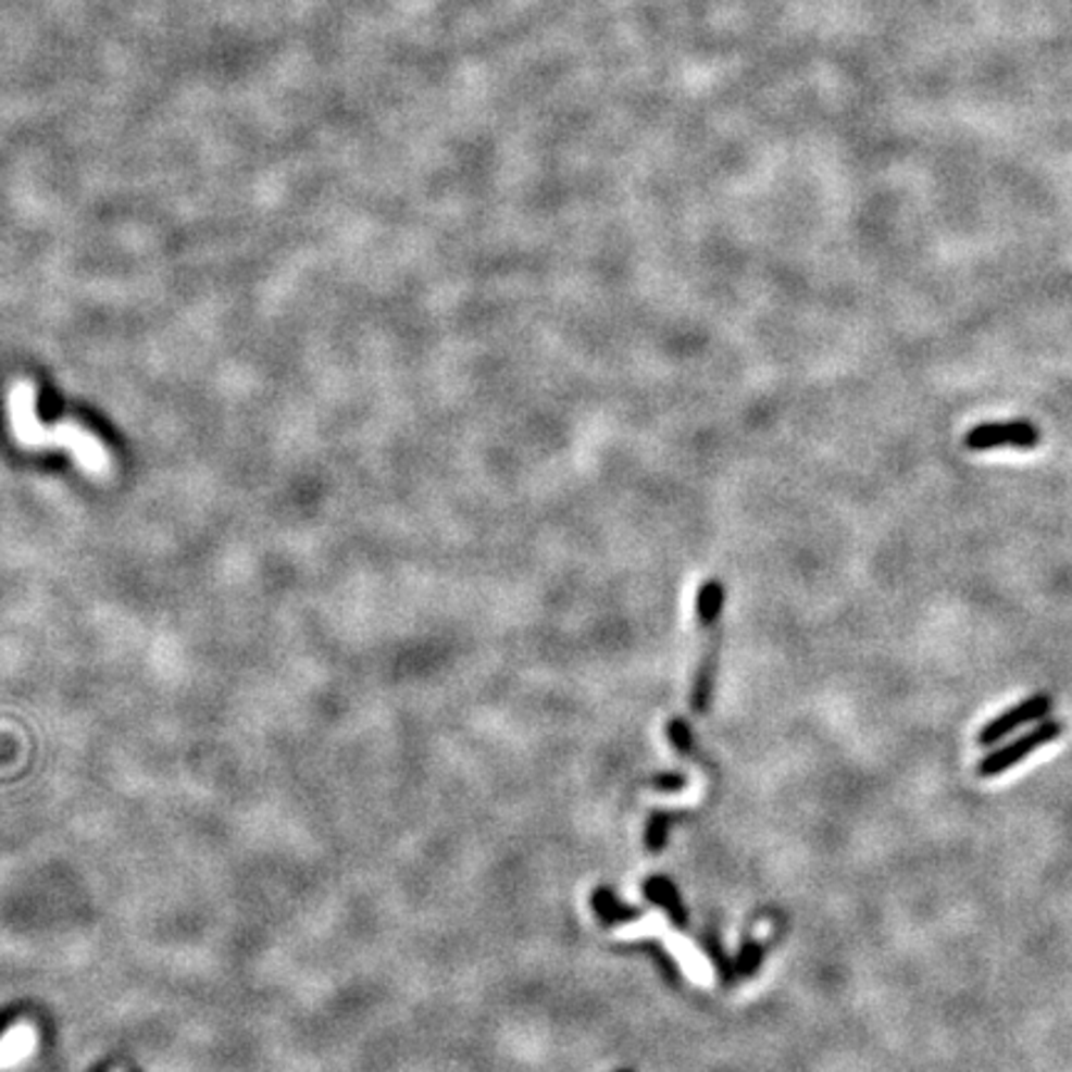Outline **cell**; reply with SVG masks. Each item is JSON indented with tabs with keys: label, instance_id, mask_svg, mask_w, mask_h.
<instances>
[{
	"label": "cell",
	"instance_id": "obj_1",
	"mask_svg": "<svg viewBox=\"0 0 1072 1072\" xmlns=\"http://www.w3.org/2000/svg\"><path fill=\"white\" fill-rule=\"evenodd\" d=\"M35 398H38V390L30 381H17L8 395V415H11L15 442L25 450H67L77 468L92 477H108L112 472V457L102 439L73 420L46 425L35 410Z\"/></svg>",
	"mask_w": 1072,
	"mask_h": 1072
},
{
	"label": "cell",
	"instance_id": "obj_11",
	"mask_svg": "<svg viewBox=\"0 0 1072 1072\" xmlns=\"http://www.w3.org/2000/svg\"><path fill=\"white\" fill-rule=\"evenodd\" d=\"M668 740H671L673 748L683 755L693 752V733L688 723L681 718H673L671 723H668Z\"/></svg>",
	"mask_w": 1072,
	"mask_h": 1072
},
{
	"label": "cell",
	"instance_id": "obj_4",
	"mask_svg": "<svg viewBox=\"0 0 1072 1072\" xmlns=\"http://www.w3.org/2000/svg\"><path fill=\"white\" fill-rule=\"evenodd\" d=\"M1050 708H1052V700H1050L1048 693H1038V696L1023 700L1021 706L1008 708L1006 713H1000L998 718H993L990 723L981 727L978 745L981 748H990V745L1004 740L1006 735L1015 733L1018 727L1033 723V720H1043L1045 715L1050 713Z\"/></svg>",
	"mask_w": 1072,
	"mask_h": 1072
},
{
	"label": "cell",
	"instance_id": "obj_2",
	"mask_svg": "<svg viewBox=\"0 0 1072 1072\" xmlns=\"http://www.w3.org/2000/svg\"><path fill=\"white\" fill-rule=\"evenodd\" d=\"M725 584L720 578L710 576L698 586L696 591V621L700 631V656L693 675L690 688V708L696 715L708 713L710 700H713L715 673H718V653L720 640H723V613H725Z\"/></svg>",
	"mask_w": 1072,
	"mask_h": 1072
},
{
	"label": "cell",
	"instance_id": "obj_10",
	"mask_svg": "<svg viewBox=\"0 0 1072 1072\" xmlns=\"http://www.w3.org/2000/svg\"><path fill=\"white\" fill-rule=\"evenodd\" d=\"M762 959H764V948L758 942H750L748 938V942L743 944L740 953H737V959H735L737 975L758 973V969L762 965Z\"/></svg>",
	"mask_w": 1072,
	"mask_h": 1072
},
{
	"label": "cell",
	"instance_id": "obj_9",
	"mask_svg": "<svg viewBox=\"0 0 1072 1072\" xmlns=\"http://www.w3.org/2000/svg\"><path fill=\"white\" fill-rule=\"evenodd\" d=\"M668 824H671V814L668 812H653L648 817V824H646V849L648 851H653V855H658L665 847V842H668Z\"/></svg>",
	"mask_w": 1072,
	"mask_h": 1072
},
{
	"label": "cell",
	"instance_id": "obj_6",
	"mask_svg": "<svg viewBox=\"0 0 1072 1072\" xmlns=\"http://www.w3.org/2000/svg\"><path fill=\"white\" fill-rule=\"evenodd\" d=\"M1035 442V429L1027 425H986L973 429L969 435L971 447H1000V445H1021L1027 447Z\"/></svg>",
	"mask_w": 1072,
	"mask_h": 1072
},
{
	"label": "cell",
	"instance_id": "obj_8",
	"mask_svg": "<svg viewBox=\"0 0 1072 1072\" xmlns=\"http://www.w3.org/2000/svg\"><path fill=\"white\" fill-rule=\"evenodd\" d=\"M591 907L596 911V917H599L606 926L623 924V921H636V919L644 917V909L623 907V903L616 901V896L611 894V889H606V886L594 892Z\"/></svg>",
	"mask_w": 1072,
	"mask_h": 1072
},
{
	"label": "cell",
	"instance_id": "obj_7",
	"mask_svg": "<svg viewBox=\"0 0 1072 1072\" xmlns=\"http://www.w3.org/2000/svg\"><path fill=\"white\" fill-rule=\"evenodd\" d=\"M38 1045V1035L30 1025H13L0 1038V1068H11L23 1062Z\"/></svg>",
	"mask_w": 1072,
	"mask_h": 1072
},
{
	"label": "cell",
	"instance_id": "obj_3",
	"mask_svg": "<svg viewBox=\"0 0 1072 1072\" xmlns=\"http://www.w3.org/2000/svg\"><path fill=\"white\" fill-rule=\"evenodd\" d=\"M1060 735H1062V723H1058V720H1050V723H1043L1038 727H1033L1031 733L1015 737L1013 743L1004 745V748L983 755L978 764H975V775L983 777V780L1000 777L1010 768L1021 764L1027 755H1033L1035 750L1045 748V745L1056 743Z\"/></svg>",
	"mask_w": 1072,
	"mask_h": 1072
},
{
	"label": "cell",
	"instance_id": "obj_5",
	"mask_svg": "<svg viewBox=\"0 0 1072 1072\" xmlns=\"http://www.w3.org/2000/svg\"><path fill=\"white\" fill-rule=\"evenodd\" d=\"M644 896H646V899L650 903H656V907H661L668 913V919L673 921V926L683 928L685 924H688V911H685L683 901H681V894H678V889H675V884L668 876H650V878H646V882H644Z\"/></svg>",
	"mask_w": 1072,
	"mask_h": 1072
},
{
	"label": "cell",
	"instance_id": "obj_13",
	"mask_svg": "<svg viewBox=\"0 0 1072 1072\" xmlns=\"http://www.w3.org/2000/svg\"><path fill=\"white\" fill-rule=\"evenodd\" d=\"M619 1072H634V1070H619Z\"/></svg>",
	"mask_w": 1072,
	"mask_h": 1072
},
{
	"label": "cell",
	"instance_id": "obj_12",
	"mask_svg": "<svg viewBox=\"0 0 1072 1072\" xmlns=\"http://www.w3.org/2000/svg\"><path fill=\"white\" fill-rule=\"evenodd\" d=\"M650 787L661 789V793H675V789L685 787V777L681 772H663V775H656L650 780Z\"/></svg>",
	"mask_w": 1072,
	"mask_h": 1072
},
{
	"label": "cell",
	"instance_id": "obj_14",
	"mask_svg": "<svg viewBox=\"0 0 1072 1072\" xmlns=\"http://www.w3.org/2000/svg\"><path fill=\"white\" fill-rule=\"evenodd\" d=\"M112 1072H125V1070H112Z\"/></svg>",
	"mask_w": 1072,
	"mask_h": 1072
}]
</instances>
